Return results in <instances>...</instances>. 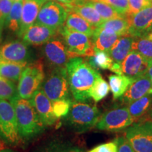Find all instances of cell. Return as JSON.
Masks as SVG:
<instances>
[{"mask_svg":"<svg viewBox=\"0 0 152 152\" xmlns=\"http://www.w3.org/2000/svg\"><path fill=\"white\" fill-rule=\"evenodd\" d=\"M111 6L121 16L127 18L129 14L128 0H100Z\"/></svg>","mask_w":152,"mask_h":152,"instance_id":"36","label":"cell"},{"mask_svg":"<svg viewBox=\"0 0 152 152\" xmlns=\"http://www.w3.org/2000/svg\"><path fill=\"white\" fill-rule=\"evenodd\" d=\"M120 37L111 30L96 28L92 36V40L95 49L109 52Z\"/></svg>","mask_w":152,"mask_h":152,"instance_id":"20","label":"cell"},{"mask_svg":"<svg viewBox=\"0 0 152 152\" xmlns=\"http://www.w3.org/2000/svg\"><path fill=\"white\" fill-rule=\"evenodd\" d=\"M132 50L140 53L149 61L152 60V40L147 36L133 37Z\"/></svg>","mask_w":152,"mask_h":152,"instance_id":"30","label":"cell"},{"mask_svg":"<svg viewBox=\"0 0 152 152\" xmlns=\"http://www.w3.org/2000/svg\"><path fill=\"white\" fill-rule=\"evenodd\" d=\"M149 117L151 118V120H152V108H151V111H150V112H149Z\"/></svg>","mask_w":152,"mask_h":152,"instance_id":"45","label":"cell"},{"mask_svg":"<svg viewBox=\"0 0 152 152\" xmlns=\"http://www.w3.org/2000/svg\"><path fill=\"white\" fill-rule=\"evenodd\" d=\"M117 142L115 140L114 141L96 146L87 152H117Z\"/></svg>","mask_w":152,"mask_h":152,"instance_id":"38","label":"cell"},{"mask_svg":"<svg viewBox=\"0 0 152 152\" xmlns=\"http://www.w3.org/2000/svg\"><path fill=\"white\" fill-rule=\"evenodd\" d=\"M64 25L68 29L73 30V31L78 32V33H84L90 37H92L95 28H96L92 26L90 23L87 22L83 17L75 12L68 13Z\"/></svg>","mask_w":152,"mask_h":152,"instance_id":"22","label":"cell"},{"mask_svg":"<svg viewBox=\"0 0 152 152\" xmlns=\"http://www.w3.org/2000/svg\"><path fill=\"white\" fill-rule=\"evenodd\" d=\"M0 152H15V151L9 149H3L0 151Z\"/></svg>","mask_w":152,"mask_h":152,"instance_id":"43","label":"cell"},{"mask_svg":"<svg viewBox=\"0 0 152 152\" xmlns=\"http://www.w3.org/2000/svg\"><path fill=\"white\" fill-rule=\"evenodd\" d=\"M43 64L40 62L28 64L18 80L17 94L19 97L30 99L42 84L45 79Z\"/></svg>","mask_w":152,"mask_h":152,"instance_id":"7","label":"cell"},{"mask_svg":"<svg viewBox=\"0 0 152 152\" xmlns=\"http://www.w3.org/2000/svg\"><path fill=\"white\" fill-rule=\"evenodd\" d=\"M87 61L96 70H109L113 63V61L110 56L109 52L99 50L95 48L94 55L87 57Z\"/></svg>","mask_w":152,"mask_h":152,"instance_id":"28","label":"cell"},{"mask_svg":"<svg viewBox=\"0 0 152 152\" xmlns=\"http://www.w3.org/2000/svg\"><path fill=\"white\" fill-rule=\"evenodd\" d=\"M66 69L70 91L74 99L80 102L88 101L90 99L89 92L100 73L80 57L70 58Z\"/></svg>","mask_w":152,"mask_h":152,"instance_id":"1","label":"cell"},{"mask_svg":"<svg viewBox=\"0 0 152 152\" xmlns=\"http://www.w3.org/2000/svg\"><path fill=\"white\" fill-rule=\"evenodd\" d=\"M127 18L130 23L129 36L132 37L147 36L152 31V5Z\"/></svg>","mask_w":152,"mask_h":152,"instance_id":"13","label":"cell"},{"mask_svg":"<svg viewBox=\"0 0 152 152\" xmlns=\"http://www.w3.org/2000/svg\"><path fill=\"white\" fill-rule=\"evenodd\" d=\"M34 152H80L75 147H71L67 144L52 141L42 145L35 149Z\"/></svg>","mask_w":152,"mask_h":152,"instance_id":"32","label":"cell"},{"mask_svg":"<svg viewBox=\"0 0 152 152\" xmlns=\"http://www.w3.org/2000/svg\"><path fill=\"white\" fill-rule=\"evenodd\" d=\"M72 102L70 99H58L52 102L53 112L57 118L65 117L69 113Z\"/></svg>","mask_w":152,"mask_h":152,"instance_id":"34","label":"cell"},{"mask_svg":"<svg viewBox=\"0 0 152 152\" xmlns=\"http://www.w3.org/2000/svg\"><path fill=\"white\" fill-rule=\"evenodd\" d=\"M82 1L92 6L104 20L122 17L120 16L118 13L113 7L100 0H82Z\"/></svg>","mask_w":152,"mask_h":152,"instance_id":"29","label":"cell"},{"mask_svg":"<svg viewBox=\"0 0 152 152\" xmlns=\"http://www.w3.org/2000/svg\"><path fill=\"white\" fill-rule=\"evenodd\" d=\"M31 59V51L23 41H11L0 47V60L28 64Z\"/></svg>","mask_w":152,"mask_h":152,"instance_id":"12","label":"cell"},{"mask_svg":"<svg viewBox=\"0 0 152 152\" xmlns=\"http://www.w3.org/2000/svg\"><path fill=\"white\" fill-rule=\"evenodd\" d=\"M57 32L58 30L34 23L26 30L21 38L23 41L28 45L40 46L54 37Z\"/></svg>","mask_w":152,"mask_h":152,"instance_id":"17","label":"cell"},{"mask_svg":"<svg viewBox=\"0 0 152 152\" xmlns=\"http://www.w3.org/2000/svg\"><path fill=\"white\" fill-rule=\"evenodd\" d=\"M132 117L127 106H115L102 114L96 123V128L109 132H120L132 124Z\"/></svg>","mask_w":152,"mask_h":152,"instance_id":"8","label":"cell"},{"mask_svg":"<svg viewBox=\"0 0 152 152\" xmlns=\"http://www.w3.org/2000/svg\"><path fill=\"white\" fill-rule=\"evenodd\" d=\"M147 75L149 76L150 80H151V83H152V63L149 64V68H148V71L147 72Z\"/></svg>","mask_w":152,"mask_h":152,"instance_id":"41","label":"cell"},{"mask_svg":"<svg viewBox=\"0 0 152 152\" xmlns=\"http://www.w3.org/2000/svg\"><path fill=\"white\" fill-rule=\"evenodd\" d=\"M13 1H18V0H12Z\"/></svg>","mask_w":152,"mask_h":152,"instance_id":"48","label":"cell"},{"mask_svg":"<svg viewBox=\"0 0 152 152\" xmlns=\"http://www.w3.org/2000/svg\"><path fill=\"white\" fill-rule=\"evenodd\" d=\"M117 152H134L126 137H120L116 139Z\"/></svg>","mask_w":152,"mask_h":152,"instance_id":"39","label":"cell"},{"mask_svg":"<svg viewBox=\"0 0 152 152\" xmlns=\"http://www.w3.org/2000/svg\"><path fill=\"white\" fill-rule=\"evenodd\" d=\"M109 85L102 76H100L94 82V85L89 92V95L95 102H98L106 97L109 94Z\"/></svg>","mask_w":152,"mask_h":152,"instance_id":"31","label":"cell"},{"mask_svg":"<svg viewBox=\"0 0 152 152\" xmlns=\"http://www.w3.org/2000/svg\"><path fill=\"white\" fill-rule=\"evenodd\" d=\"M149 64H151V63H152V60H151V61H149Z\"/></svg>","mask_w":152,"mask_h":152,"instance_id":"47","label":"cell"},{"mask_svg":"<svg viewBox=\"0 0 152 152\" xmlns=\"http://www.w3.org/2000/svg\"><path fill=\"white\" fill-rule=\"evenodd\" d=\"M147 37L149 38V39H151V40H152V31L150 33L148 34V35H147Z\"/></svg>","mask_w":152,"mask_h":152,"instance_id":"44","label":"cell"},{"mask_svg":"<svg viewBox=\"0 0 152 152\" xmlns=\"http://www.w3.org/2000/svg\"><path fill=\"white\" fill-rule=\"evenodd\" d=\"M152 108V94L146 95L128 104V109L133 121L140 120L146 115H149Z\"/></svg>","mask_w":152,"mask_h":152,"instance_id":"23","label":"cell"},{"mask_svg":"<svg viewBox=\"0 0 152 152\" xmlns=\"http://www.w3.org/2000/svg\"><path fill=\"white\" fill-rule=\"evenodd\" d=\"M57 1L64 4H69L73 3L75 0H56Z\"/></svg>","mask_w":152,"mask_h":152,"instance_id":"42","label":"cell"},{"mask_svg":"<svg viewBox=\"0 0 152 152\" xmlns=\"http://www.w3.org/2000/svg\"><path fill=\"white\" fill-rule=\"evenodd\" d=\"M13 3L14 1L12 0H0V42L1 41L3 30L6 26V22Z\"/></svg>","mask_w":152,"mask_h":152,"instance_id":"35","label":"cell"},{"mask_svg":"<svg viewBox=\"0 0 152 152\" xmlns=\"http://www.w3.org/2000/svg\"><path fill=\"white\" fill-rule=\"evenodd\" d=\"M64 5L68 12H75L80 15L94 28L100 26L104 20L92 6L83 2L82 0H75L73 3Z\"/></svg>","mask_w":152,"mask_h":152,"instance_id":"19","label":"cell"},{"mask_svg":"<svg viewBox=\"0 0 152 152\" xmlns=\"http://www.w3.org/2000/svg\"><path fill=\"white\" fill-rule=\"evenodd\" d=\"M30 100L45 126H52L56 123L57 118L53 112L52 102L41 87L36 90Z\"/></svg>","mask_w":152,"mask_h":152,"instance_id":"14","label":"cell"},{"mask_svg":"<svg viewBox=\"0 0 152 152\" xmlns=\"http://www.w3.org/2000/svg\"><path fill=\"white\" fill-rule=\"evenodd\" d=\"M129 14L128 16L139 12L146 7L152 5L149 0H128Z\"/></svg>","mask_w":152,"mask_h":152,"instance_id":"37","label":"cell"},{"mask_svg":"<svg viewBox=\"0 0 152 152\" xmlns=\"http://www.w3.org/2000/svg\"><path fill=\"white\" fill-rule=\"evenodd\" d=\"M9 102L14 106L18 132L21 140L28 141L45 131V125L30 99L20 98L17 94Z\"/></svg>","mask_w":152,"mask_h":152,"instance_id":"2","label":"cell"},{"mask_svg":"<svg viewBox=\"0 0 152 152\" xmlns=\"http://www.w3.org/2000/svg\"><path fill=\"white\" fill-rule=\"evenodd\" d=\"M1 148H2V144H1V141H0V151H1V149H1Z\"/></svg>","mask_w":152,"mask_h":152,"instance_id":"46","label":"cell"},{"mask_svg":"<svg viewBox=\"0 0 152 152\" xmlns=\"http://www.w3.org/2000/svg\"><path fill=\"white\" fill-rule=\"evenodd\" d=\"M96 28L111 30L121 37V36L128 35L130 23L128 18L119 17V18L104 20L103 23Z\"/></svg>","mask_w":152,"mask_h":152,"instance_id":"26","label":"cell"},{"mask_svg":"<svg viewBox=\"0 0 152 152\" xmlns=\"http://www.w3.org/2000/svg\"><path fill=\"white\" fill-rule=\"evenodd\" d=\"M125 137L134 152H152V121L130 126L125 132Z\"/></svg>","mask_w":152,"mask_h":152,"instance_id":"9","label":"cell"},{"mask_svg":"<svg viewBox=\"0 0 152 152\" xmlns=\"http://www.w3.org/2000/svg\"><path fill=\"white\" fill-rule=\"evenodd\" d=\"M109 70L115 74H123L122 69H121V64H117V63L113 62Z\"/></svg>","mask_w":152,"mask_h":152,"instance_id":"40","label":"cell"},{"mask_svg":"<svg viewBox=\"0 0 152 152\" xmlns=\"http://www.w3.org/2000/svg\"><path fill=\"white\" fill-rule=\"evenodd\" d=\"M23 2V0L14 1L7 22H6L5 27H7L9 30H11L13 33H16L17 35L20 30V21H21Z\"/></svg>","mask_w":152,"mask_h":152,"instance_id":"27","label":"cell"},{"mask_svg":"<svg viewBox=\"0 0 152 152\" xmlns=\"http://www.w3.org/2000/svg\"><path fill=\"white\" fill-rule=\"evenodd\" d=\"M68 13L64 4L49 0L41 7L35 23L58 30L64 26Z\"/></svg>","mask_w":152,"mask_h":152,"instance_id":"10","label":"cell"},{"mask_svg":"<svg viewBox=\"0 0 152 152\" xmlns=\"http://www.w3.org/2000/svg\"><path fill=\"white\" fill-rule=\"evenodd\" d=\"M132 41L133 37L131 36L125 35L120 37L109 52L113 62L119 64H122L125 57L132 50Z\"/></svg>","mask_w":152,"mask_h":152,"instance_id":"21","label":"cell"},{"mask_svg":"<svg viewBox=\"0 0 152 152\" xmlns=\"http://www.w3.org/2000/svg\"><path fill=\"white\" fill-rule=\"evenodd\" d=\"M40 87L52 102L69 99L71 91L66 67H54L45 77Z\"/></svg>","mask_w":152,"mask_h":152,"instance_id":"4","label":"cell"},{"mask_svg":"<svg viewBox=\"0 0 152 152\" xmlns=\"http://www.w3.org/2000/svg\"><path fill=\"white\" fill-rule=\"evenodd\" d=\"M134 79L124 74H115L109 76V87L114 99H120L126 92Z\"/></svg>","mask_w":152,"mask_h":152,"instance_id":"24","label":"cell"},{"mask_svg":"<svg viewBox=\"0 0 152 152\" xmlns=\"http://www.w3.org/2000/svg\"><path fill=\"white\" fill-rule=\"evenodd\" d=\"M17 95L14 82L0 76V99L10 101Z\"/></svg>","mask_w":152,"mask_h":152,"instance_id":"33","label":"cell"},{"mask_svg":"<svg viewBox=\"0 0 152 152\" xmlns=\"http://www.w3.org/2000/svg\"><path fill=\"white\" fill-rule=\"evenodd\" d=\"M58 35V31L54 37L44 44L43 53L49 64L54 67H66L70 58L64 38Z\"/></svg>","mask_w":152,"mask_h":152,"instance_id":"11","label":"cell"},{"mask_svg":"<svg viewBox=\"0 0 152 152\" xmlns=\"http://www.w3.org/2000/svg\"><path fill=\"white\" fill-rule=\"evenodd\" d=\"M68 125L76 132L83 133L94 128L100 118V112L96 105L85 102H72L66 115Z\"/></svg>","mask_w":152,"mask_h":152,"instance_id":"3","label":"cell"},{"mask_svg":"<svg viewBox=\"0 0 152 152\" xmlns=\"http://www.w3.org/2000/svg\"><path fill=\"white\" fill-rule=\"evenodd\" d=\"M0 139L10 146H16L22 140L14 106L4 99H0Z\"/></svg>","mask_w":152,"mask_h":152,"instance_id":"5","label":"cell"},{"mask_svg":"<svg viewBox=\"0 0 152 152\" xmlns=\"http://www.w3.org/2000/svg\"><path fill=\"white\" fill-rule=\"evenodd\" d=\"M48 1L49 0H23L21 21L18 33L19 37H22L26 30L35 23L41 7Z\"/></svg>","mask_w":152,"mask_h":152,"instance_id":"18","label":"cell"},{"mask_svg":"<svg viewBox=\"0 0 152 152\" xmlns=\"http://www.w3.org/2000/svg\"><path fill=\"white\" fill-rule=\"evenodd\" d=\"M28 63H16L0 60V76L13 82L18 81Z\"/></svg>","mask_w":152,"mask_h":152,"instance_id":"25","label":"cell"},{"mask_svg":"<svg viewBox=\"0 0 152 152\" xmlns=\"http://www.w3.org/2000/svg\"><path fill=\"white\" fill-rule=\"evenodd\" d=\"M152 94V83L147 74L134 79L121 99L124 104H129L146 95Z\"/></svg>","mask_w":152,"mask_h":152,"instance_id":"16","label":"cell"},{"mask_svg":"<svg viewBox=\"0 0 152 152\" xmlns=\"http://www.w3.org/2000/svg\"><path fill=\"white\" fill-rule=\"evenodd\" d=\"M58 31L64 38L69 58L94 55V45L88 35L68 29L64 25Z\"/></svg>","mask_w":152,"mask_h":152,"instance_id":"6","label":"cell"},{"mask_svg":"<svg viewBox=\"0 0 152 152\" xmlns=\"http://www.w3.org/2000/svg\"><path fill=\"white\" fill-rule=\"evenodd\" d=\"M149 62L147 58L134 50H131L121 64L122 73L132 79L147 74Z\"/></svg>","mask_w":152,"mask_h":152,"instance_id":"15","label":"cell"},{"mask_svg":"<svg viewBox=\"0 0 152 152\" xmlns=\"http://www.w3.org/2000/svg\"><path fill=\"white\" fill-rule=\"evenodd\" d=\"M149 1H151V2L152 3V0H149Z\"/></svg>","mask_w":152,"mask_h":152,"instance_id":"49","label":"cell"}]
</instances>
